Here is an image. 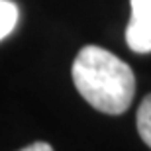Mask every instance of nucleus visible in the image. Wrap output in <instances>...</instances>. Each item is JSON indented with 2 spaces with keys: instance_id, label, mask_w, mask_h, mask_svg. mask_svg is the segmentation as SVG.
Masks as SVG:
<instances>
[{
  "instance_id": "39448f33",
  "label": "nucleus",
  "mask_w": 151,
  "mask_h": 151,
  "mask_svg": "<svg viewBox=\"0 0 151 151\" xmlns=\"http://www.w3.org/2000/svg\"><path fill=\"white\" fill-rule=\"evenodd\" d=\"M20 151H53V147L45 141H35V143H29V145L22 147Z\"/></svg>"
},
{
  "instance_id": "7ed1b4c3",
  "label": "nucleus",
  "mask_w": 151,
  "mask_h": 151,
  "mask_svg": "<svg viewBox=\"0 0 151 151\" xmlns=\"http://www.w3.org/2000/svg\"><path fill=\"white\" fill-rule=\"evenodd\" d=\"M18 6L12 0H0V41L14 32L18 24Z\"/></svg>"
},
{
  "instance_id": "f03ea898",
  "label": "nucleus",
  "mask_w": 151,
  "mask_h": 151,
  "mask_svg": "<svg viewBox=\"0 0 151 151\" xmlns=\"http://www.w3.org/2000/svg\"><path fill=\"white\" fill-rule=\"evenodd\" d=\"M132 18L126 28L128 47L135 53H151V0H129Z\"/></svg>"
},
{
  "instance_id": "20e7f679",
  "label": "nucleus",
  "mask_w": 151,
  "mask_h": 151,
  "mask_svg": "<svg viewBox=\"0 0 151 151\" xmlns=\"http://www.w3.org/2000/svg\"><path fill=\"white\" fill-rule=\"evenodd\" d=\"M135 124H137V132H139V137L143 139V143L151 147V94H147L137 108Z\"/></svg>"
},
{
  "instance_id": "f257e3e1",
  "label": "nucleus",
  "mask_w": 151,
  "mask_h": 151,
  "mask_svg": "<svg viewBox=\"0 0 151 151\" xmlns=\"http://www.w3.org/2000/svg\"><path fill=\"white\" fill-rule=\"evenodd\" d=\"M71 75L78 94L98 112L124 114L135 96L132 67L98 45H86L78 51Z\"/></svg>"
}]
</instances>
